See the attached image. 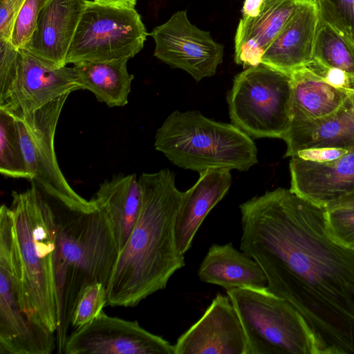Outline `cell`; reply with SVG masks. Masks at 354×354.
Listing matches in <instances>:
<instances>
[{
    "label": "cell",
    "mask_w": 354,
    "mask_h": 354,
    "mask_svg": "<svg viewBox=\"0 0 354 354\" xmlns=\"http://www.w3.org/2000/svg\"><path fill=\"white\" fill-rule=\"evenodd\" d=\"M107 304V288L101 283L86 286L80 295L72 318L71 326L78 328L95 318Z\"/></svg>",
    "instance_id": "cell-27"
},
{
    "label": "cell",
    "mask_w": 354,
    "mask_h": 354,
    "mask_svg": "<svg viewBox=\"0 0 354 354\" xmlns=\"http://www.w3.org/2000/svg\"><path fill=\"white\" fill-rule=\"evenodd\" d=\"M18 51L10 41L0 39V104L7 99L17 82Z\"/></svg>",
    "instance_id": "cell-30"
},
{
    "label": "cell",
    "mask_w": 354,
    "mask_h": 354,
    "mask_svg": "<svg viewBox=\"0 0 354 354\" xmlns=\"http://www.w3.org/2000/svg\"><path fill=\"white\" fill-rule=\"evenodd\" d=\"M68 95L60 96L25 117L16 119L31 180L36 178L66 196L80 198L64 176L54 147L56 127Z\"/></svg>",
    "instance_id": "cell-12"
},
{
    "label": "cell",
    "mask_w": 354,
    "mask_h": 354,
    "mask_svg": "<svg viewBox=\"0 0 354 354\" xmlns=\"http://www.w3.org/2000/svg\"><path fill=\"white\" fill-rule=\"evenodd\" d=\"M351 150L333 147L311 148L299 151L292 156L308 161L328 162L337 159Z\"/></svg>",
    "instance_id": "cell-33"
},
{
    "label": "cell",
    "mask_w": 354,
    "mask_h": 354,
    "mask_svg": "<svg viewBox=\"0 0 354 354\" xmlns=\"http://www.w3.org/2000/svg\"><path fill=\"white\" fill-rule=\"evenodd\" d=\"M354 35V0H332Z\"/></svg>",
    "instance_id": "cell-34"
},
{
    "label": "cell",
    "mask_w": 354,
    "mask_h": 354,
    "mask_svg": "<svg viewBox=\"0 0 354 354\" xmlns=\"http://www.w3.org/2000/svg\"><path fill=\"white\" fill-rule=\"evenodd\" d=\"M319 19L313 57L354 75V35L332 0H317Z\"/></svg>",
    "instance_id": "cell-23"
},
{
    "label": "cell",
    "mask_w": 354,
    "mask_h": 354,
    "mask_svg": "<svg viewBox=\"0 0 354 354\" xmlns=\"http://www.w3.org/2000/svg\"><path fill=\"white\" fill-rule=\"evenodd\" d=\"M337 207H351L354 208V192L340 198L326 209Z\"/></svg>",
    "instance_id": "cell-37"
},
{
    "label": "cell",
    "mask_w": 354,
    "mask_h": 354,
    "mask_svg": "<svg viewBox=\"0 0 354 354\" xmlns=\"http://www.w3.org/2000/svg\"><path fill=\"white\" fill-rule=\"evenodd\" d=\"M13 191L10 208L22 268L21 286L31 319L55 333L57 295L53 272L54 226L49 205L35 180Z\"/></svg>",
    "instance_id": "cell-4"
},
{
    "label": "cell",
    "mask_w": 354,
    "mask_h": 354,
    "mask_svg": "<svg viewBox=\"0 0 354 354\" xmlns=\"http://www.w3.org/2000/svg\"><path fill=\"white\" fill-rule=\"evenodd\" d=\"M326 231L339 245L354 250V208L325 209Z\"/></svg>",
    "instance_id": "cell-28"
},
{
    "label": "cell",
    "mask_w": 354,
    "mask_h": 354,
    "mask_svg": "<svg viewBox=\"0 0 354 354\" xmlns=\"http://www.w3.org/2000/svg\"><path fill=\"white\" fill-rule=\"evenodd\" d=\"M174 346L175 354H245L243 328L229 297L217 294Z\"/></svg>",
    "instance_id": "cell-14"
},
{
    "label": "cell",
    "mask_w": 354,
    "mask_h": 354,
    "mask_svg": "<svg viewBox=\"0 0 354 354\" xmlns=\"http://www.w3.org/2000/svg\"><path fill=\"white\" fill-rule=\"evenodd\" d=\"M129 59L106 62H81L73 64L81 89L94 94L97 101L109 107L128 103L133 75L129 73Z\"/></svg>",
    "instance_id": "cell-25"
},
{
    "label": "cell",
    "mask_w": 354,
    "mask_h": 354,
    "mask_svg": "<svg viewBox=\"0 0 354 354\" xmlns=\"http://www.w3.org/2000/svg\"><path fill=\"white\" fill-rule=\"evenodd\" d=\"M283 140L287 147L285 157L311 148L354 149V94L341 109L328 117L290 122Z\"/></svg>",
    "instance_id": "cell-20"
},
{
    "label": "cell",
    "mask_w": 354,
    "mask_h": 354,
    "mask_svg": "<svg viewBox=\"0 0 354 354\" xmlns=\"http://www.w3.org/2000/svg\"><path fill=\"white\" fill-rule=\"evenodd\" d=\"M147 32L135 8L87 1L66 58V64L130 59L143 48Z\"/></svg>",
    "instance_id": "cell-9"
},
{
    "label": "cell",
    "mask_w": 354,
    "mask_h": 354,
    "mask_svg": "<svg viewBox=\"0 0 354 354\" xmlns=\"http://www.w3.org/2000/svg\"><path fill=\"white\" fill-rule=\"evenodd\" d=\"M155 41L154 56L188 73L196 82L215 75L223 62L224 46L209 32L188 19L186 11H178L149 33Z\"/></svg>",
    "instance_id": "cell-10"
},
{
    "label": "cell",
    "mask_w": 354,
    "mask_h": 354,
    "mask_svg": "<svg viewBox=\"0 0 354 354\" xmlns=\"http://www.w3.org/2000/svg\"><path fill=\"white\" fill-rule=\"evenodd\" d=\"M264 0H245L243 9V17H255L261 11Z\"/></svg>",
    "instance_id": "cell-35"
},
{
    "label": "cell",
    "mask_w": 354,
    "mask_h": 354,
    "mask_svg": "<svg viewBox=\"0 0 354 354\" xmlns=\"http://www.w3.org/2000/svg\"><path fill=\"white\" fill-rule=\"evenodd\" d=\"M22 268L12 213L0 208V354H50L55 333L31 319L25 304Z\"/></svg>",
    "instance_id": "cell-8"
},
{
    "label": "cell",
    "mask_w": 354,
    "mask_h": 354,
    "mask_svg": "<svg viewBox=\"0 0 354 354\" xmlns=\"http://www.w3.org/2000/svg\"><path fill=\"white\" fill-rule=\"evenodd\" d=\"M240 249L266 288L304 318L319 354L354 353V250L328 235L325 208L277 188L240 205Z\"/></svg>",
    "instance_id": "cell-1"
},
{
    "label": "cell",
    "mask_w": 354,
    "mask_h": 354,
    "mask_svg": "<svg viewBox=\"0 0 354 354\" xmlns=\"http://www.w3.org/2000/svg\"><path fill=\"white\" fill-rule=\"evenodd\" d=\"M231 124L250 138L283 139L291 120L290 75L262 64L237 74L227 95Z\"/></svg>",
    "instance_id": "cell-7"
},
{
    "label": "cell",
    "mask_w": 354,
    "mask_h": 354,
    "mask_svg": "<svg viewBox=\"0 0 354 354\" xmlns=\"http://www.w3.org/2000/svg\"><path fill=\"white\" fill-rule=\"evenodd\" d=\"M51 210L54 226L53 272L57 295V353H64L72 315L83 290L107 288L119 256L111 224L91 198L66 196L36 178Z\"/></svg>",
    "instance_id": "cell-2"
},
{
    "label": "cell",
    "mask_w": 354,
    "mask_h": 354,
    "mask_svg": "<svg viewBox=\"0 0 354 354\" xmlns=\"http://www.w3.org/2000/svg\"><path fill=\"white\" fill-rule=\"evenodd\" d=\"M318 19L317 0L303 3L267 48L261 64L290 74L311 60Z\"/></svg>",
    "instance_id": "cell-17"
},
{
    "label": "cell",
    "mask_w": 354,
    "mask_h": 354,
    "mask_svg": "<svg viewBox=\"0 0 354 354\" xmlns=\"http://www.w3.org/2000/svg\"><path fill=\"white\" fill-rule=\"evenodd\" d=\"M86 0H49L41 10L35 29L24 48L57 67L66 58Z\"/></svg>",
    "instance_id": "cell-16"
},
{
    "label": "cell",
    "mask_w": 354,
    "mask_h": 354,
    "mask_svg": "<svg viewBox=\"0 0 354 354\" xmlns=\"http://www.w3.org/2000/svg\"><path fill=\"white\" fill-rule=\"evenodd\" d=\"M199 174L196 183L185 192L176 221V245L183 255L192 246L205 217L225 196L232 184L227 168H209Z\"/></svg>",
    "instance_id": "cell-19"
},
{
    "label": "cell",
    "mask_w": 354,
    "mask_h": 354,
    "mask_svg": "<svg viewBox=\"0 0 354 354\" xmlns=\"http://www.w3.org/2000/svg\"><path fill=\"white\" fill-rule=\"evenodd\" d=\"M141 211L125 246L120 252L107 288V304L133 307L165 289L169 279L185 266L178 250L175 226L185 196L167 169L142 173Z\"/></svg>",
    "instance_id": "cell-3"
},
{
    "label": "cell",
    "mask_w": 354,
    "mask_h": 354,
    "mask_svg": "<svg viewBox=\"0 0 354 354\" xmlns=\"http://www.w3.org/2000/svg\"><path fill=\"white\" fill-rule=\"evenodd\" d=\"M0 173L6 177L31 180L21 149L17 119L0 109Z\"/></svg>",
    "instance_id": "cell-26"
},
{
    "label": "cell",
    "mask_w": 354,
    "mask_h": 354,
    "mask_svg": "<svg viewBox=\"0 0 354 354\" xmlns=\"http://www.w3.org/2000/svg\"><path fill=\"white\" fill-rule=\"evenodd\" d=\"M302 66L330 86L348 93L354 94V75L329 66L314 58Z\"/></svg>",
    "instance_id": "cell-31"
},
{
    "label": "cell",
    "mask_w": 354,
    "mask_h": 354,
    "mask_svg": "<svg viewBox=\"0 0 354 354\" xmlns=\"http://www.w3.org/2000/svg\"><path fill=\"white\" fill-rule=\"evenodd\" d=\"M226 292L243 328L245 354H319L304 318L266 287L234 288Z\"/></svg>",
    "instance_id": "cell-6"
},
{
    "label": "cell",
    "mask_w": 354,
    "mask_h": 354,
    "mask_svg": "<svg viewBox=\"0 0 354 354\" xmlns=\"http://www.w3.org/2000/svg\"><path fill=\"white\" fill-rule=\"evenodd\" d=\"M201 281L228 290L234 288H265L267 279L259 263L235 249L232 243L213 244L198 269Z\"/></svg>",
    "instance_id": "cell-22"
},
{
    "label": "cell",
    "mask_w": 354,
    "mask_h": 354,
    "mask_svg": "<svg viewBox=\"0 0 354 354\" xmlns=\"http://www.w3.org/2000/svg\"><path fill=\"white\" fill-rule=\"evenodd\" d=\"M93 1L103 6L122 8H135L137 0H93Z\"/></svg>",
    "instance_id": "cell-36"
},
{
    "label": "cell",
    "mask_w": 354,
    "mask_h": 354,
    "mask_svg": "<svg viewBox=\"0 0 354 354\" xmlns=\"http://www.w3.org/2000/svg\"><path fill=\"white\" fill-rule=\"evenodd\" d=\"M17 82L3 109L20 119L65 94L81 88L73 67H57L19 48Z\"/></svg>",
    "instance_id": "cell-13"
},
{
    "label": "cell",
    "mask_w": 354,
    "mask_h": 354,
    "mask_svg": "<svg viewBox=\"0 0 354 354\" xmlns=\"http://www.w3.org/2000/svg\"><path fill=\"white\" fill-rule=\"evenodd\" d=\"M64 353L175 354V351L169 342L146 330L137 321L111 317L102 310L69 335Z\"/></svg>",
    "instance_id": "cell-11"
},
{
    "label": "cell",
    "mask_w": 354,
    "mask_h": 354,
    "mask_svg": "<svg viewBox=\"0 0 354 354\" xmlns=\"http://www.w3.org/2000/svg\"><path fill=\"white\" fill-rule=\"evenodd\" d=\"M290 188L298 196L323 208L354 192V149L328 162L290 157Z\"/></svg>",
    "instance_id": "cell-15"
},
{
    "label": "cell",
    "mask_w": 354,
    "mask_h": 354,
    "mask_svg": "<svg viewBox=\"0 0 354 354\" xmlns=\"http://www.w3.org/2000/svg\"><path fill=\"white\" fill-rule=\"evenodd\" d=\"M154 147L174 165L199 173L209 168L247 171L258 162L252 138L197 111H173L157 129Z\"/></svg>",
    "instance_id": "cell-5"
},
{
    "label": "cell",
    "mask_w": 354,
    "mask_h": 354,
    "mask_svg": "<svg viewBox=\"0 0 354 354\" xmlns=\"http://www.w3.org/2000/svg\"><path fill=\"white\" fill-rule=\"evenodd\" d=\"M26 0H0V39L10 41L15 21Z\"/></svg>",
    "instance_id": "cell-32"
},
{
    "label": "cell",
    "mask_w": 354,
    "mask_h": 354,
    "mask_svg": "<svg viewBox=\"0 0 354 354\" xmlns=\"http://www.w3.org/2000/svg\"><path fill=\"white\" fill-rule=\"evenodd\" d=\"M92 199L109 219L120 252L127 244L141 211L142 193L137 176H113L100 184Z\"/></svg>",
    "instance_id": "cell-21"
},
{
    "label": "cell",
    "mask_w": 354,
    "mask_h": 354,
    "mask_svg": "<svg viewBox=\"0 0 354 354\" xmlns=\"http://www.w3.org/2000/svg\"><path fill=\"white\" fill-rule=\"evenodd\" d=\"M306 1L264 0L259 15L242 17L234 38L235 62L245 68L260 64L267 48Z\"/></svg>",
    "instance_id": "cell-18"
},
{
    "label": "cell",
    "mask_w": 354,
    "mask_h": 354,
    "mask_svg": "<svg viewBox=\"0 0 354 354\" xmlns=\"http://www.w3.org/2000/svg\"><path fill=\"white\" fill-rule=\"evenodd\" d=\"M292 106L290 122L328 117L341 109L353 94L322 80L304 66L290 74Z\"/></svg>",
    "instance_id": "cell-24"
},
{
    "label": "cell",
    "mask_w": 354,
    "mask_h": 354,
    "mask_svg": "<svg viewBox=\"0 0 354 354\" xmlns=\"http://www.w3.org/2000/svg\"><path fill=\"white\" fill-rule=\"evenodd\" d=\"M49 0H26L17 15L10 42L17 49L23 48L30 39L41 10Z\"/></svg>",
    "instance_id": "cell-29"
}]
</instances>
